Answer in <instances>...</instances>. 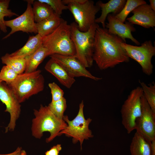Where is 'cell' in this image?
I'll list each match as a JSON object with an SVG mask.
<instances>
[{"instance_id":"cell-1","label":"cell","mask_w":155,"mask_h":155,"mask_svg":"<svg viewBox=\"0 0 155 155\" xmlns=\"http://www.w3.org/2000/svg\"><path fill=\"white\" fill-rule=\"evenodd\" d=\"M125 42L118 36L109 33L105 28L98 27L95 31L93 59L99 68H113L120 63H127L129 58L121 44Z\"/></svg>"},{"instance_id":"cell-2","label":"cell","mask_w":155,"mask_h":155,"mask_svg":"<svg viewBox=\"0 0 155 155\" xmlns=\"http://www.w3.org/2000/svg\"><path fill=\"white\" fill-rule=\"evenodd\" d=\"M34 113L35 117L32 121V135L36 138L40 139L44 132H49L50 135L46 139L47 143L59 136L60 132L67 126L63 120L59 119L53 113L48 106L41 105L38 110H34Z\"/></svg>"},{"instance_id":"cell-3","label":"cell","mask_w":155,"mask_h":155,"mask_svg":"<svg viewBox=\"0 0 155 155\" xmlns=\"http://www.w3.org/2000/svg\"><path fill=\"white\" fill-rule=\"evenodd\" d=\"M70 25L71 38L75 49V56L86 68L90 67L92 66L93 61L95 31L99 26L95 23L87 31L83 32L79 30L75 22Z\"/></svg>"},{"instance_id":"cell-4","label":"cell","mask_w":155,"mask_h":155,"mask_svg":"<svg viewBox=\"0 0 155 155\" xmlns=\"http://www.w3.org/2000/svg\"><path fill=\"white\" fill-rule=\"evenodd\" d=\"M8 85L20 103L43 90L44 79L41 70L38 69L18 74L15 79Z\"/></svg>"},{"instance_id":"cell-5","label":"cell","mask_w":155,"mask_h":155,"mask_svg":"<svg viewBox=\"0 0 155 155\" xmlns=\"http://www.w3.org/2000/svg\"><path fill=\"white\" fill-rule=\"evenodd\" d=\"M71 26L63 20L52 33L42 38V45L48 51L49 56L57 54L75 56V50L71 38Z\"/></svg>"},{"instance_id":"cell-6","label":"cell","mask_w":155,"mask_h":155,"mask_svg":"<svg viewBox=\"0 0 155 155\" xmlns=\"http://www.w3.org/2000/svg\"><path fill=\"white\" fill-rule=\"evenodd\" d=\"M71 13L81 31H87L95 23L100 7L91 0H63Z\"/></svg>"},{"instance_id":"cell-7","label":"cell","mask_w":155,"mask_h":155,"mask_svg":"<svg viewBox=\"0 0 155 155\" xmlns=\"http://www.w3.org/2000/svg\"><path fill=\"white\" fill-rule=\"evenodd\" d=\"M84 106L82 100L80 104L78 114L72 120H69L67 116H64L63 120L67 123V126L59 133V136L64 134L67 137H72L74 144L79 142L81 150L84 140H88L94 137L92 131L89 127L92 120L90 118L87 119H85L83 112Z\"/></svg>"},{"instance_id":"cell-8","label":"cell","mask_w":155,"mask_h":155,"mask_svg":"<svg viewBox=\"0 0 155 155\" xmlns=\"http://www.w3.org/2000/svg\"><path fill=\"white\" fill-rule=\"evenodd\" d=\"M143 95L142 88L136 87L131 91L122 106V123L128 134L135 129V121L141 115V98Z\"/></svg>"},{"instance_id":"cell-9","label":"cell","mask_w":155,"mask_h":155,"mask_svg":"<svg viewBox=\"0 0 155 155\" xmlns=\"http://www.w3.org/2000/svg\"><path fill=\"white\" fill-rule=\"evenodd\" d=\"M121 45L129 58L134 60L140 65L143 73L148 76L152 73L153 67L152 59L155 55V47L151 40H146L140 46L125 42L121 43Z\"/></svg>"},{"instance_id":"cell-10","label":"cell","mask_w":155,"mask_h":155,"mask_svg":"<svg viewBox=\"0 0 155 155\" xmlns=\"http://www.w3.org/2000/svg\"><path fill=\"white\" fill-rule=\"evenodd\" d=\"M34 1L26 0L27 7L25 11L17 18L10 20H5L7 27L11 29V31L3 38L6 39L14 33L22 31L27 33L37 34V31L35 22L32 9V5Z\"/></svg>"},{"instance_id":"cell-11","label":"cell","mask_w":155,"mask_h":155,"mask_svg":"<svg viewBox=\"0 0 155 155\" xmlns=\"http://www.w3.org/2000/svg\"><path fill=\"white\" fill-rule=\"evenodd\" d=\"M142 112L135 121L136 131L151 142L155 139V114L143 95L141 98Z\"/></svg>"},{"instance_id":"cell-12","label":"cell","mask_w":155,"mask_h":155,"mask_svg":"<svg viewBox=\"0 0 155 155\" xmlns=\"http://www.w3.org/2000/svg\"><path fill=\"white\" fill-rule=\"evenodd\" d=\"M0 100L6 106L5 111L10 115V120L5 128V132L13 131L20 114L21 106L11 88L3 82L0 84Z\"/></svg>"},{"instance_id":"cell-13","label":"cell","mask_w":155,"mask_h":155,"mask_svg":"<svg viewBox=\"0 0 155 155\" xmlns=\"http://www.w3.org/2000/svg\"><path fill=\"white\" fill-rule=\"evenodd\" d=\"M60 65L71 77H83L95 81L101 80L102 78L95 77L88 71L75 56H66L54 54L50 56Z\"/></svg>"},{"instance_id":"cell-14","label":"cell","mask_w":155,"mask_h":155,"mask_svg":"<svg viewBox=\"0 0 155 155\" xmlns=\"http://www.w3.org/2000/svg\"><path fill=\"white\" fill-rule=\"evenodd\" d=\"M106 18L108 22L105 23V28L109 33L118 36L125 42V39L128 38L137 45L140 44L132 34V32L136 31L133 24L128 22H125V23L122 22L112 13L108 14Z\"/></svg>"},{"instance_id":"cell-15","label":"cell","mask_w":155,"mask_h":155,"mask_svg":"<svg viewBox=\"0 0 155 155\" xmlns=\"http://www.w3.org/2000/svg\"><path fill=\"white\" fill-rule=\"evenodd\" d=\"M131 12L133 15L126 19L128 22L147 28L155 26V11L152 9L148 4L146 3L141 5Z\"/></svg>"},{"instance_id":"cell-16","label":"cell","mask_w":155,"mask_h":155,"mask_svg":"<svg viewBox=\"0 0 155 155\" xmlns=\"http://www.w3.org/2000/svg\"><path fill=\"white\" fill-rule=\"evenodd\" d=\"M44 68L68 88H71L75 82L74 78L70 75L60 65L52 58L47 62Z\"/></svg>"},{"instance_id":"cell-17","label":"cell","mask_w":155,"mask_h":155,"mask_svg":"<svg viewBox=\"0 0 155 155\" xmlns=\"http://www.w3.org/2000/svg\"><path fill=\"white\" fill-rule=\"evenodd\" d=\"M126 0H110L106 3H103L101 1H98L96 4L101 10L100 16L96 19L95 23H101L102 28H105V20L109 14L112 13L115 16L119 13L123 8Z\"/></svg>"},{"instance_id":"cell-18","label":"cell","mask_w":155,"mask_h":155,"mask_svg":"<svg viewBox=\"0 0 155 155\" xmlns=\"http://www.w3.org/2000/svg\"><path fill=\"white\" fill-rule=\"evenodd\" d=\"M42 44V37L38 34L30 36L21 48L10 54L13 57L25 58L33 54Z\"/></svg>"},{"instance_id":"cell-19","label":"cell","mask_w":155,"mask_h":155,"mask_svg":"<svg viewBox=\"0 0 155 155\" xmlns=\"http://www.w3.org/2000/svg\"><path fill=\"white\" fill-rule=\"evenodd\" d=\"M131 155H151L150 142L136 131L130 145Z\"/></svg>"},{"instance_id":"cell-20","label":"cell","mask_w":155,"mask_h":155,"mask_svg":"<svg viewBox=\"0 0 155 155\" xmlns=\"http://www.w3.org/2000/svg\"><path fill=\"white\" fill-rule=\"evenodd\" d=\"M63 20L55 13L49 18L36 23L37 34L42 38L49 35L59 27Z\"/></svg>"},{"instance_id":"cell-21","label":"cell","mask_w":155,"mask_h":155,"mask_svg":"<svg viewBox=\"0 0 155 155\" xmlns=\"http://www.w3.org/2000/svg\"><path fill=\"white\" fill-rule=\"evenodd\" d=\"M48 56V50L42 45L33 54L25 58L26 65L24 72H31L37 70L39 65Z\"/></svg>"},{"instance_id":"cell-22","label":"cell","mask_w":155,"mask_h":155,"mask_svg":"<svg viewBox=\"0 0 155 155\" xmlns=\"http://www.w3.org/2000/svg\"><path fill=\"white\" fill-rule=\"evenodd\" d=\"M32 5V11L36 23L39 22L49 18L55 13L49 5L38 0L34 1Z\"/></svg>"},{"instance_id":"cell-23","label":"cell","mask_w":155,"mask_h":155,"mask_svg":"<svg viewBox=\"0 0 155 155\" xmlns=\"http://www.w3.org/2000/svg\"><path fill=\"white\" fill-rule=\"evenodd\" d=\"M2 63L12 69L18 75L24 73L26 65V58L11 56L8 53L1 58Z\"/></svg>"},{"instance_id":"cell-24","label":"cell","mask_w":155,"mask_h":155,"mask_svg":"<svg viewBox=\"0 0 155 155\" xmlns=\"http://www.w3.org/2000/svg\"><path fill=\"white\" fill-rule=\"evenodd\" d=\"M146 3V1L143 0H127L121 11L115 16L120 21L124 23L130 13L139 6Z\"/></svg>"},{"instance_id":"cell-25","label":"cell","mask_w":155,"mask_h":155,"mask_svg":"<svg viewBox=\"0 0 155 155\" xmlns=\"http://www.w3.org/2000/svg\"><path fill=\"white\" fill-rule=\"evenodd\" d=\"M139 82L143 91V95L155 114V84L153 82L147 85L143 82Z\"/></svg>"},{"instance_id":"cell-26","label":"cell","mask_w":155,"mask_h":155,"mask_svg":"<svg viewBox=\"0 0 155 155\" xmlns=\"http://www.w3.org/2000/svg\"><path fill=\"white\" fill-rule=\"evenodd\" d=\"M10 2V0H0V29L4 33L7 32V27L5 23L4 18L18 16V14L9 9Z\"/></svg>"},{"instance_id":"cell-27","label":"cell","mask_w":155,"mask_h":155,"mask_svg":"<svg viewBox=\"0 0 155 155\" xmlns=\"http://www.w3.org/2000/svg\"><path fill=\"white\" fill-rule=\"evenodd\" d=\"M48 106L57 117L63 120L64 113L67 108L66 100L64 97L58 101H51Z\"/></svg>"},{"instance_id":"cell-28","label":"cell","mask_w":155,"mask_h":155,"mask_svg":"<svg viewBox=\"0 0 155 155\" xmlns=\"http://www.w3.org/2000/svg\"><path fill=\"white\" fill-rule=\"evenodd\" d=\"M18 74L9 67L5 65L3 67L0 72V80L7 85L12 83Z\"/></svg>"},{"instance_id":"cell-29","label":"cell","mask_w":155,"mask_h":155,"mask_svg":"<svg viewBox=\"0 0 155 155\" xmlns=\"http://www.w3.org/2000/svg\"><path fill=\"white\" fill-rule=\"evenodd\" d=\"M49 5L55 13L60 16L63 11L68 9L67 6L61 0H38Z\"/></svg>"},{"instance_id":"cell-30","label":"cell","mask_w":155,"mask_h":155,"mask_svg":"<svg viewBox=\"0 0 155 155\" xmlns=\"http://www.w3.org/2000/svg\"><path fill=\"white\" fill-rule=\"evenodd\" d=\"M48 86L51 91V101H58L64 97L63 91L55 83L53 82L49 83Z\"/></svg>"},{"instance_id":"cell-31","label":"cell","mask_w":155,"mask_h":155,"mask_svg":"<svg viewBox=\"0 0 155 155\" xmlns=\"http://www.w3.org/2000/svg\"><path fill=\"white\" fill-rule=\"evenodd\" d=\"M62 149L61 145L57 144L52 147L45 153V155H59V152Z\"/></svg>"},{"instance_id":"cell-32","label":"cell","mask_w":155,"mask_h":155,"mask_svg":"<svg viewBox=\"0 0 155 155\" xmlns=\"http://www.w3.org/2000/svg\"><path fill=\"white\" fill-rule=\"evenodd\" d=\"M0 155H27L25 151L21 147H18L14 152L6 154H0Z\"/></svg>"},{"instance_id":"cell-33","label":"cell","mask_w":155,"mask_h":155,"mask_svg":"<svg viewBox=\"0 0 155 155\" xmlns=\"http://www.w3.org/2000/svg\"><path fill=\"white\" fill-rule=\"evenodd\" d=\"M151 155H155V139L150 142Z\"/></svg>"},{"instance_id":"cell-34","label":"cell","mask_w":155,"mask_h":155,"mask_svg":"<svg viewBox=\"0 0 155 155\" xmlns=\"http://www.w3.org/2000/svg\"><path fill=\"white\" fill-rule=\"evenodd\" d=\"M150 3V6L152 9L155 11V0H149Z\"/></svg>"},{"instance_id":"cell-35","label":"cell","mask_w":155,"mask_h":155,"mask_svg":"<svg viewBox=\"0 0 155 155\" xmlns=\"http://www.w3.org/2000/svg\"><path fill=\"white\" fill-rule=\"evenodd\" d=\"M2 82V81L1 80H0V84Z\"/></svg>"}]
</instances>
